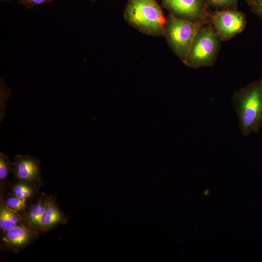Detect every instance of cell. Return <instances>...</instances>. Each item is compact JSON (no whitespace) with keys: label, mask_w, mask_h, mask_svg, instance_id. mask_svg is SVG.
I'll return each mask as SVG.
<instances>
[{"label":"cell","mask_w":262,"mask_h":262,"mask_svg":"<svg viewBox=\"0 0 262 262\" xmlns=\"http://www.w3.org/2000/svg\"><path fill=\"white\" fill-rule=\"evenodd\" d=\"M156 0H129L123 16L126 22L147 35L163 37L166 17Z\"/></svg>","instance_id":"cell-1"},{"label":"cell","mask_w":262,"mask_h":262,"mask_svg":"<svg viewBox=\"0 0 262 262\" xmlns=\"http://www.w3.org/2000/svg\"><path fill=\"white\" fill-rule=\"evenodd\" d=\"M234 100L243 135L258 132L262 121V93L259 81L240 89Z\"/></svg>","instance_id":"cell-2"},{"label":"cell","mask_w":262,"mask_h":262,"mask_svg":"<svg viewBox=\"0 0 262 262\" xmlns=\"http://www.w3.org/2000/svg\"><path fill=\"white\" fill-rule=\"evenodd\" d=\"M221 42L211 23L203 24L198 30L183 63L193 68L212 66L217 59Z\"/></svg>","instance_id":"cell-3"},{"label":"cell","mask_w":262,"mask_h":262,"mask_svg":"<svg viewBox=\"0 0 262 262\" xmlns=\"http://www.w3.org/2000/svg\"><path fill=\"white\" fill-rule=\"evenodd\" d=\"M203 25L168 13L164 37L170 48L182 62L186 58L198 30Z\"/></svg>","instance_id":"cell-4"},{"label":"cell","mask_w":262,"mask_h":262,"mask_svg":"<svg viewBox=\"0 0 262 262\" xmlns=\"http://www.w3.org/2000/svg\"><path fill=\"white\" fill-rule=\"evenodd\" d=\"M162 7L178 17L205 24L212 11L206 0H161Z\"/></svg>","instance_id":"cell-5"},{"label":"cell","mask_w":262,"mask_h":262,"mask_svg":"<svg viewBox=\"0 0 262 262\" xmlns=\"http://www.w3.org/2000/svg\"><path fill=\"white\" fill-rule=\"evenodd\" d=\"M210 23L221 41H227L244 31L246 20L238 10H220L212 12Z\"/></svg>","instance_id":"cell-6"},{"label":"cell","mask_w":262,"mask_h":262,"mask_svg":"<svg viewBox=\"0 0 262 262\" xmlns=\"http://www.w3.org/2000/svg\"><path fill=\"white\" fill-rule=\"evenodd\" d=\"M12 172L18 181L35 186L41 181L40 161L30 156L17 154L12 163Z\"/></svg>","instance_id":"cell-7"},{"label":"cell","mask_w":262,"mask_h":262,"mask_svg":"<svg viewBox=\"0 0 262 262\" xmlns=\"http://www.w3.org/2000/svg\"><path fill=\"white\" fill-rule=\"evenodd\" d=\"M38 232L22 222L3 232L1 246L9 251H17L33 241L37 236Z\"/></svg>","instance_id":"cell-8"},{"label":"cell","mask_w":262,"mask_h":262,"mask_svg":"<svg viewBox=\"0 0 262 262\" xmlns=\"http://www.w3.org/2000/svg\"><path fill=\"white\" fill-rule=\"evenodd\" d=\"M67 217L61 210L55 198L48 196L47 209L43 216L39 229L40 232H45L60 224H65Z\"/></svg>","instance_id":"cell-9"},{"label":"cell","mask_w":262,"mask_h":262,"mask_svg":"<svg viewBox=\"0 0 262 262\" xmlns=\"http://www.w3.org/2000/svg\"><path fill=\"white\" fill-rule=\"evenodd\" d=\"M47 198L48 196L42 193L23 216V222L38 232L39 231L41 219L46 211Z\"/></svg>","instance_id":"cell-10"},{"label":"cell","mask_w":262,"mask_h":262,"mask_svg":"<svg viewBox=\"0 0 262 262\" xmlns=\"http://www.w3.org/2000/svg\"><path fill=\"white\" fill-rule=\"evenodd\" d=\"M23 222V216L10 209L0 200V228L2 232L8 230Z\"/></svg>","instance_id":"cell-11"},{"label":"cell","mask_w":262,"mask_h":262,"mask_svg":"<svg viewBox=\"0 0 262 262\" xmlns=\"http://www.w3.org/2000/svg\"><path fill=\"white\" fill-rule=\"evenodd\" d=\"M11 187V194L15 196L27 200L34 194V186L20 181L15 182Z\"/></svg>","instance_id":"cell-12"},{"label":"cell","mask_w":262,"mask_h":262,"mask_svg":"<svg viewBox=\"0 0 262 262\" xmlns=\"http://www.w3.org/2000/svg\"><path fill=\"white\" fill-rule=\"evenodd\" d=\"M12 171V163L8 156L2 152L0 153V191L3 193L10 173Z\"/></svg>","instance_id":"cell-13"},{"label":"cell","mask_w":262,"mask_h":262,"mask_svg":"<svg viewBox=\"0 0 262 262\" xmlns=\"http://www.w3.org/2000/svg\"><path fill=\"white\" fill-rule=\"evenodd\" d=\"M2 200L5 205L19 213L24 212L27 208V200L18 198L11 194L6 196H1Z\"/></svg>","instance_id":"cell-14"},{"label":"cell","mask_w":262,"mask_h":262,"mask_svg":"<svg viewBox=\"0 0 262 262\" xmlns=\"http://www.w3.org/2000/svg\"><path fill=\"white\" fill-rule=\"evenodd\" d=\"M210 8L215 10H237L239 0H206Z\"/></svg>","instance_id":"cell-15"},{"label":"cell","mask_w":262,"mask_h":262,"mask_svg":"<svg viewBox=\"0 0 262 262\" xmlns=\"http://www.w3.org/2000/svg\"><path fill=\"white\" fill-rule=\"evenodd\" d=\"M250 11L262 22V0H245Z\"/></svg>","instance_id":"cell-16"},{"label":"cell","mask_w":262,"mask_h":262,"mask_svg":"<svg viewBox=\"0 0 262 262\" xmlns=\"http://www.w3.org/2000/svg\"><path fill=\"white\" fill-rule=\"evenodd\" d=\"M53 0H18L20 4L28 8H33L51 2Z\"/></svg>","instance_id":"cell-17"},{"label":"cell","mask_w":262,"mask_h":262,"mask_svg":"<svg viewBox=\"0 0 262 262\" xmlns=\"http://www.w3.org/2000/svg\"><path fill=\"white\" fill-rule=\"evenodd\" d=\"M259 82H260L261 90L262 93V78L261 79V80L259 81Z\"/></svg>","instance_id":"cell-18"},{"label":"cell","mask_w":262,"mask_h":262,"mask_svg":"<svg viewBox=\"0 0 262 262\" xmlns=\"http://www.w3.org/2000/svg\"><path fill=\"white\" fill-rule=\"evenodd\" d=\"M89 0V1H90L91 2H95V1H97V0Z\"/></svg>","instance_id":"cell-19"},{"label":"cell","mask_w":262,"mask_h":262,"mask_svg":"<svg viewBox=\"0 0 262 262\" xmlns=\"http://www.w3.org/2000/svg\"><path fill=\"white\" fill-rule=\"evenodd\" d=\"M7 0H0L1 1H7Z\"/></svg>","instance_id":"cell-20"}]
</instances>
